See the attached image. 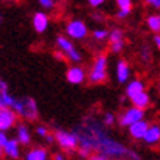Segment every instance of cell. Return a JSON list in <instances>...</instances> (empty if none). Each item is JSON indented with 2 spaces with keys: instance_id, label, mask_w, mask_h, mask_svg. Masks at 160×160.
<instances>
[{
  "instance_id": "1",
  "label": "cell",
  "mask_w": 160,
  "mask_h": 160,
  "mask_svg": "<svg viewBox=\"0 0 160 160\" xmlns=\"http://www.w3.org/2000/svg\"><path fill=\"white\" fill-rule=\"evenodd\" d=\"M75 134L78 137L79 148L88 151L96 150L97 153H102L110 159H125L131 151L125 144L112 138L106 128L94 119H88L75 131Z\"/></svg>"
},
{
  "instance_id": "2",
  "label": "cell",
  "mask_w": 160,
  "mask_h": 160,
  "mask_svg": "<svg viewBox=\"0 0 160 160\" xmlns=\"http://www.w3.org/2000/svg\"><path fill=\"white\" fill-rule=\"evenodd\" d=\"M107 78V56L106 54H98L94 59L92 66L88 72V81L91 84H102Z\"/></svg>"
},
{
  "instance_id": "3",
  "label": "cell",
  "mask_w": 160,
  "mask_h": 160,
  "mask_svg": "<svg viewBox=\"0 0 160 160\" xmlns=\"http://www.w3.org/2000/svg\"><path fill=\"white\" fill-rule=\"evenodd\" d=\"M56 46H58V49L60 50V52H63V53L66 54V58H68L71 62H73V63L81 62L82 56L75 49V46H73L72 41L69 40L68 35H58V37H56Z\"/></svg>"
},
{
  "instance_id": "4",
  "label": "cell",
  "mask_w": 160,
  "mask_h": 160,
  "mask_svg": "<svg viewBox=\"0 0 160 160\" xmlns=\"http://www.w3.org/2000/svg\"><path fill=\"white\" fill-rule=\"evenodd\" d=\"M144 115H146L144 109L131 106V107H128V109H125V110L119 115L118 122H119V125L123 126V128H129L132 123H135V122L144 119Z\"/></svg>"
},
{
  "instance_id": "5",
  "label": "cell",
  "mask_w": 160,
  "mask_h": 160,
  "mask_svg": "<svg viewBox=\"0 0 160 160\" xmlns=\"http://www.w3.org/2000/svg\"><path fill=\"white\" fill-rule=\"evenodd\" d=\"M65 32L69 38L82 40L88 35V27L81 19H71L65 27Z\"/></svg>"
},
{
  "instance_id": "6",
  "label": "cell",
  "mask_w": 160,
  "mask_h": 160,
  "mask_svg": "<svg viewBox=\"0 0 160 160\" xmlns=\"http://www.w3.org/2000/svg\"><path fill=\"white\" fill-rule=\"evenodd\" d=\"M58 144L62 147L63 150L72 151L75 150L79 144H78V137L75 132H68V131H56L54 134Z\"/></svg>"
},
{
  "instance_id": "7",
  "label": "cell",
  "mask_w": 160,
  "mask_h": 160,
  "mask_svg": "<svg viewBox=\"0 0 160 160\" xmlns=\"http://www.w3.org/2000/svg\"><path fill=\"white\" fill-rule=\"evenodd\" d=\"M38 115V109H37V103L34 98L31 97H25L22 98V110H21L19 116L27 119V121H35Z\"/></svg>"
},
{
  "instance_id": "8",
  "label": "cell",
  "mask_w": 160,
  "mask_h": 160,
  "mask_svg": "<svg viewBox=\"0 0 160 160\" xmlns=\"http://www.w3.org/2000/svg\"><path fill=\"white\" fill-rule=\"evenodd\" d=\"M109 43L110 50L113 53H121L125 47V38H123V31L121 28H113L109 32Z\"/></svg>"
},
{
  "instance_id": "9",
  "label": "cell",
  "mask_w": 160,
  "mask_h": 160,
  "mask_svg": "<svg viewBox=\"0 0 160 160\" xmlns=\"http://www.w3.org/2000/svg\"><path fill=\"white\" fill-rule=\"evenodd\" d=\"M18 115L12 109H0V129L2 131H9L16 123Z\"/></svg>"
},
{
  "instance_id": "10",
  "label": "cell",
  "mask_w": 160,
  "mask_h": 160,
  "mask_svg": "<svg viewBox=\"0 0 160 160\" xmlns=\"http://www.w3.org/2000/svg\"><path fill=\"white\" fill-rule=\"evenodd\" d=\"M66 81L69 84H73V85H78V84H82L85 81V78L88 77L85 71H84L81 66H77V65H73L71 68L66 71Z\"/></svg>"
},
{
  "instance_id": "11",
  "label": "cell",
  "mask_w": 160,
  "mask_h": 160,
  "mask_svg": "<svg viewBox=\"0 0 160 160\" xmlns=\"http://www.w3.org/2000/svg\"><path fill=\"white\" fill-rule=\"evenodd\" d=\"M148 126H150V123H148L146 119H141V121L132 123V125L128 128V132H129V135H131L134 140H142L144 135H146L147 129H148Z\"/></svg>"
},
{
  "instance_id": "12",
  "label": "cell",
  "mask_w": 160,
  "mask_h": 160,
  "mask_svg": "<svg viewBox=\"0 0 160 160\" xmlns=\"http://www.w3.org/2000/svg\"><path fill=\"white\" fill-rule=\"evenodd\" d=\"M129 77H131L129 63L126 62L125 59H119L118 63H116V79H118V82H121V84L128 82Z\"/></svg>"
},
{
  "instance_id": "13",
  "label": "cell",
  "mask_w": 160,
  "mask_h": 160,
  "mask_svg": "<svg viewBox=\"0 0 160 160\" xmlns=\"http://www.w3.org/2000/svg\"><path fill=\"white\" fill-rule=\"evenodd\" d=\"M142 141L146 142L147 146H157L159 144L160 142V125L159 123H150Z\"/></svg>"
},
{
  "instance_id": "14",
  "label": "cell",
  "mask_w": 160,
  "mask_h": 160,
  "mask_svg": "<svg viewBox=\"0 0 160 160\" xmlns=\"http://www.w3.org/2000/svg\"><path fill=\"white\" fill-rule=\"evenodd\" d=\"M142 91H146V84L142 82L141 79H131V81H128V84H126L125 96L131 100L132 97H135L137 94H140Z\"/></svg>"
},
{
  "instance_id": "15",
  "label": "cell",
  "mask_w": 160,
  "mask_h": 160,
  "mask_svg": "<svg viewBox=\"0 0 160 160\" xmlns=\"http://www.w3.org/2000/svg\"><path fill=\"white\" fill-rule=\"evenodd\" d=\"M49 27V16L44 12H35L32 16V28L35 29V32H44Z\"/></svg>"
},
{
  "instance_id": "16",
  "label": "cell",
  "mask_w": 160,
  "mask_h": 160,
  "mask_svg": "<svg viewBox=\"0 0 160 160\" xmlns=\"http://www.w3.org/2000/svg\"><path fill=\"white\" fill-rule=\"evenodd\" d=\"M5 154L10 159H18L21 154V142L16 138H9L5 144Z\"/></svg>"
},
{
  "instance_id": "17",
  "label": "cell",
  "mask_w": 160,
  "mask_h": 160,
  "mask_svg": "<svg viewBox=\"0 0 160 160\" xmlns=\"http://www.w3.org/2000/svg\"><path fill=\"white\" fill-rule=\"evenodd\" d=\"M118 5V13L116 16L119 19L128 18L132 12V0H115Z\"/></svg>"
},
{
  "instance_id": "18",
  "label": "cell",
  "mask_w": 160,
  "mask_h": 160,
  "mask_svg": "<svg viewBox=\"0 0 160 160\" xmlns=\"http://www.w3.org/2000/svg\"><path fill=\"white\" fill-rule=\"evenodd\" d=\"M16 140L21 142V146H28L31 142V132H29L28 126L21 123L16 128Z\"/></svg>"
},
{
  "instance_id": "19",
  "label": "cell",
  "mask_w": 160,
  "mask_h": 160,
  "mask_svg": "<svg viewBox=\"0 0 160 160\" xmlns=\"http://www.w3.org/2000/svg\"><path fill=\"white\" fill-rule=\"evenodd\" d=\"M131 103H132V106L140 107V109H144V110H146L147 107L150 106V96H148L147 91H142V92H140V94H137L135 97H132Z\"/></svg>"
},
{
  "instance_id": "20",
  "label": "cell",
  "mask_w": 160,
  "mask_h": 160,
  "mask_svg": "<svg viewBox=\"0 0 160 160\" xmlns=\"http://www.w3.org/2000/svg\"><path fill=\"white\" fill-rule=\"evenodd\" d=\"M25 160H49V154H47V150L37 147V148H32L27 153Z\"/></svg>"
},
{
  "instance_id": "21",
  "label": "cell",
  "mask_w": 160,
  "mask_h": 160,
  "mask_svg": "<svg viewBox=\"0 0 160 160\" xmlns=\"http://www.w3.org/2000/svg\"><path fill=\"white\" fill-rule=\"evenodd\" d=\"M146 24H147V28L150 29L151 32H154V34H159L160 32V18H159V15H154V13L148 15V16L146 18Z\"/></svg>"
},
{
  "instance_id": "22",
  "label": "cell",
  "mask_w": 160,
  "mask_h": 160,
  "mask_svg": "<svg viewBox=\"0 0 160 160\" xmlns=\"http://www.w3.org/2000/svg\"><path fill=\"white\" fill-rule=\"evenodd\" d=\"M15 100L16 98L13 96H10L9 91L0 92V109H12Z\"/></svg>"
},
{
  "instance_id": "23",
  "label": "cell",
  "mask_w": 160,
  "mask_h": 160,
  "mask_svg": "<svg viewBox=\"0 0 160 160\" xmlns=\"http://www.w3.org/2000/svg\"><path fill=\"white\" fill-rule=\"evenodd\" d=\"M92 38L96 41H103V40L109 38V31L104 28H97L92 31Z\"/></svg>"
},
{
  "instance_id": "24",
  "label": "cell",
  "mask_w": 160,
  "mask_h": 160,
  "mask_svg": "<svg viewBox=\"0 0 160 160\" xmlns=\"http://www.w3.org/2000/svg\"><path fill=\"white\" fill-rule=\"evenodd\" d=\"M115 123V115L110 113V112H106L104 115H103V125L104 126H112Z\"/></svg>"
},
{
  "instance_id": "25",
  "label": "cell",
  "mask_w": 160,
  "mask_h": 160,
  "mask_svg": "<svg viewBox=\"0 0 160 160\" xmlns=\"http://www.w3.org/2000/svg\"><path fill=\"white\" fill-rule=\"evenodd\" d=\"M35 134L38 137H41V138H46V137L49 135V131H47V128L44 125H38L35 128Z\"/></svg>"
},
{
  "instance_id": "26",
  "label": "cell",
  "mask_w": 160,
  "mask_h": 160,
  "mask_svg": "<svg viewBox=\"0 0 160 160\" xmlns=\"http://www.w3.org/2000/svg\"><path fill=\"white\" fill-rule=\"evenodd\" d=\"M141 59H142L144 62H148L151 59V52L148 47H142V50H141Z\"/></svg>"
},
{
  "instance_id": "27",
  "label": "cell",
  "mask_w": 160,
  "mask_h": 160,
  "mask_svg": "<svg viewBox=\"0 0 160 160\" xmlns=\"http://www.w3.org/2000/svg\"><path fill=\"white\" fill-rule=\"evenodd\" d=\"M54 2H56V0H38V3L43 6L44 9H53Z\"/></svg>"
},
{
  "instance_id": "28",
  "label": "cell",
  "mask_w": 160,
  "mask_h": 160,
  "mask_svg": "<svg viewBox=\"0 0 160 160\" xmlns=\"http://www.w3.org/2000/svg\"><path fill=\"white\" fill-rule=\"evenodd\" d=\"M144 5L153 9H160V0H144Z\"/></svg>"
},
{
  "instance_id": "29",
  "label": "cell",
  "mask_w": 160,
  "mask_h": 160,
  "mask_svg": "<svg viewBox=\"0 0 160 160\" xmlns=\"http://www.w3.org/2000/svg\"><path fill=\"white\" fill-rule=\"evenodd\" d=\"M88 160H112L110 157H107V156L102 154V153H96V154H91L88 157Z\"/></svg>"
},
{
  "instance_id": "30",
  "label": "cell",
  "mask_w": 160,
  "mask_h": 160,
  "mask_svg": "<svg viewBox=\"0 0 160 160\" xmlns=\"http://www.w3.org/2000/svg\"><path fill=\"white\" fill-rule=\"evenodd\" d=\"M104 2H106V0H87V3L91 6V8H98V6H102Z\"/></svg>"
},
{
  "instance_id": "31",
  "label": "cell",
  "mask_w": 160,
  "mask_h": 160,
  "mask_svg": "<svg viewBox=\"0 0 160 160\" xmlns=\"http://www.w3.org/2000/svg\"><path fill=\"white\" fill-rule=\"evenodd\" d=\"M128 160H144L142 157H141L138 153H135V151H129V154H128V157H126Z\"/></svg>"
},
{
  "instance_id": "32",
  "label": "cell",
  "mask_w": 160,
  "mask_h": 160,
  "mask_svg": "<svg viewBox=\"0 0 160 160\" xmlns=\"http://www.w3.org/2000/svg\"><path fill=\"white\" fill-rule=\"evenodd\" d=\"M8 140H9V138H8V135H6V131H2V129H0V146L5 147V144L8 142Z\"/></svg>"
},
{
  "instance_id": "33",
  "label": "cell",
  "mask_w": 160,
  "mask_h": 160,
  "mask_svg": "<svg viewBox=\"0 0 160 160\" xmlns=\"http://www.w3.org/2000/svg\"><path fill=\"white\" fill-rule=\"evenodd\" d=\"M153 43H154V46L160 50V32L159 34H154V37H153Z\"/></svg>"
},
{
  "instance_id": "34",
  "label": "cell",
  "mask_w": 160,
  "mask_h": 160,
  "mask_svg": "<svg viewBox=\"0 0 160 160\" xmlns=\"http://www.w3.org/2000/svg\"><path fill=\"white\" fill-rule=\"evenodd\" d=\"M53 160H65V156H63L62 153H56V154L53 156Z\"/></svg>"
},
{
  "instance_id": "35",
  "label": "cell",
  "mask_w": 160,
  "mask_h": 160,
  "mask_svg": "<svg viewBox=\"0 0 160 160\" xmlns=\"http://www.w3.org/2000/svg\"><path fill=\"white\" fill-rule=\"evenodd\" d=\"M3 156H5V147H3V146H0V159H2Z\"/></svg>"
},
{
  "instance_id": "36",
  "label": "cell",
  "mask_w": 160,
  "mask_h": 160,
  "mask_svg": "<svg viewBox=\"0 0 160 160\" xmlns=\"http://www.w3.org/2000/svg\"><path fill=\"white\" fill-rule=\"evenodd\" d=\"M157 88H159V92H160V82H159V87H157Z\"/></svg>"
},
{
  "instance_id": "37",
  "label": "cell",
  "mask_w": 160,
  "mask_h": 160,
  "mask_svg": "<svg viewBox=\"0 0 160 160\" xmlns=\"http://www.w3.org/2000/svg\"><path fill=\"white\" fill-rule=\"evenodd\" d=\"M0 24H2V15H0Z\"/></svg>"
},
{
  "instance_id": "38",
  "label": "cell",
  "mask_w": 160,
  "mask_h": 160,
  "mask_svg": "<svg viewBox=\"0 0 160 160\" xmlns=\"http://www.w3.org/2000/svg\"><path fill=\"white\" fill-rule=\"evenodd\" d=\"M2 2H6V0H2Z\"/></svg>"
},
{
  "instance_id": "39",
  "label": "cell",
  "mask_w": 160,
  "mask_h": 160,
  "mask_svg": "<svg viewBox=\"0 0 160 160\" xmlns=\"http://www.w3.org/2000/svg\"><path fill=\"white\" fill-rule=\"evenodd\" d=\"M159 18H160V13H159Z\"/></svg>"
}]
</instances>
